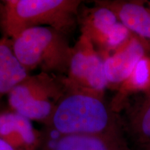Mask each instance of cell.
Listing matches in <instances>:
<instances>
[{
    "mask_svg": "<svg viewBox=\"0 0 150 150\" xmlns=\"http://www.w3.org/2000/svg\"><path fill=\"white\" fill-rule=\"evenodd\" d=\"M80 0H7L1 10V27L10 40L26 30L54 28L69 35L78 25Z\"/></svg>",
    "mask_w": 150,
    "mask_h": 150,
    "instance_id": "6da1fadb",
    "label": "cell"
},
{
    "mask_svg": "<svg viewBox=\"0 0 150 150\" xmlns=\"http://www.w3.org/2000/svg\"><path fill=\"white\" fill-rule=\"evenodd\" d=\"M102 95L83 90L67 88L49 127L61 136L102 134L122 131Z\"/></svg>",
    "mask_w": 150,
    "mask_h": 150,
    "instance_id": "7a4b0ae2",
    "label": "cell"
},
{
    "mask_svg": "<svg viewBox=\"0 0 150 150\" xmlns=\"http://www.w3.org/2000/svg\"><path fill=\"white\" fill-rule=\"evenodd\" d=\"M11 45L17 59L28 73L38 68L48 74L67 75L72 47L65 33L52 27H35L11 40Z\"/></svg>",
    "mask_w": 150,
    "mask_h": 150,
    "instance_id": "3957f363",
    "label": "cell"
},
{
    "mask_svg": "<svg viewBox=\"0 0 150 150\" xmlns=\"http://www.w3.org/2000/svg\"><path fill=\"white\" fill-rule=\"evenodd\" d=\"M64 76L42 72L29 74L8 94L11 110L48 127L66 93Z\"/></svg>",
    "mask_w": 150,
    "mask_h": 150,
    "instance_id": "277c9868",
    "label": "cell"
},
{
    "mask_svg": "<svg viewBox=\"0 0 150 150\" xmlns=\"http://www.w3.org/2000/svg\"><path fill=\"white\" fill-rule=\"evenodd\" d=\"M64 82L67 88L83 90L102 95L108 86L104 72V59L86 35L81 34L72 47Z\"/></svg>",
    "mask_w": 150,
    "mask_h": 150,
    "instance_id": "5b68a950",
    "label": "cell"
},
{
    "mask_svg": "<svg viewBox=\"0 0 150 150\" xmlns=\"http://www.w3.org/2000/svg\"><path fill=\"white\" fill-rule=\"evenodd\" d=\"M0 138L17 150H37L42 146L44 134L30 120L10 110L0 113Z\"/></svg>",
    "mask_w": 150,
    "mask_h": 150,
    "instance_id": "8992f818",
    "label": "cell"
},
{
    "mask_svg": "<svg viewBox=\"0 0 150 150\" xmlns=\"http://www.w3.org/2000/svg\"><path fill=\"white\" fill-rule=\"evenodd\" d=\"M144 54L145 49L142 43L136 38H131L113 54L105 58L104 72L108 84L124 83Z\"/></svg>",
    "mask_w": 150,
    "mask_h": 150,
    "instance_id": "52a82bcc",
    "label": "cell"
},
{
    "mask_svg": "<svg viewBox=\"0 0 150 150\" xmlns=\"http://www.w3.org/2000/svg\"><path fill=\"white\" fill-rule=\"evenodd\" d=\"M119 22L117 16L107 7L97 4L95 8H81L79 11L77 24L81 34L88 37L95 48L102 50L110 31Z\"/></svg>",
    "mask_w": 150,
    "mask_h": 150,
    "instance_id": "ba28073f",
    "label": "cell"
},
{
    "mask_svg": "<svg viewBox=\"0 0 150 150\" xmlns=\"http://www.w3.org/2000/svg\"><path fill=\"white\" fill-rule=\"evenodd\" d=\"M46 150H130L122 131L61 136Z\"/></svg>",
    "mask_w": 150,
    "mask_h": 150,
    "instance_id": "9c48e42d",
    "label": "cell"
},
{
    "mask_svg": "<svg viewBox=\"0 0 150 150\" xmlns=\"http://www.w3.org/2000/svg\"><path fill=\"white\" fill-rule=\"evenodd\" d=\"M110 9L123 25L140 36L150 39V11L136 3L97 1Z\"/></svg>",
    "mask_w": 150,
    "mask_h": 150,
    "instance_id": "30bf717a",
    "label": "cell"
},
{
    "mask_svg": "<svg viewBox=\"0 0 150 150\" xmlns=\"http://www.w3.org/2000/svg\"><path fill=\"white\" fill-rule=\"evenodd\" d=\"M29 75L15 56L11 40L4 36L0 39V98Z\"/></svg>",
    "mask_w": 150,
    "mask_h": 150,
    "instance_id": "8fae6325",
    "label": "cell"
},
{
    "mask_svg": "<svg viewBox=\"0 0 150 150\" xmlns=\"http://www.w3.org/2000/svg\"><path fill=\"white\" fill-rule=\"evenodd\" d=\"M150 87V59L142 57L137 63L130 76L122 83V94L145 90Z\"/></svg>",
    "mask_w": 150,
    "mask_h": 150,
    "instance_id": "7c38bea8",
    "label": "cell"
},
{
    "mask_svg": "<svg viewBox=\"0 0 150 150\" xmlns=\"http://www.w3.org/2000/svg\"><path fill=\"white\" fill-rule=\"evenodd\" d=\"M133 130L142 140L150 139V104L138 120L132 122Z\"/></svg>",
    "mask_w": 150,
    "mask_h": 150,
    "instance_id": "4fadbf2b",
    "label": "cell"
},
{
    "mask_svg": "<svg viewBox=\"0 0 150 150\" xmlns=\"http://www.w3.org/2000/svg\"><path fill=\"white\" fill-rule=\"evenodd\" d=\"M0 150H17L12 145L0 138Z\"/></svg>",
    "mask_w": 150,
    "mask_h": 150,
    "instance_id": "5bb4252c",
    "label": "cell"
}]
</instances>
